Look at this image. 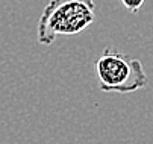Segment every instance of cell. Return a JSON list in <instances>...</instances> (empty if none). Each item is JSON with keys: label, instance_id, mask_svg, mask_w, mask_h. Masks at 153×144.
<instances>
[{"label": "cell", "instance_id": "6da1fadb", "mask_svg": "<svg viewBox=\"0 0 153 144\" xmlns=\"http://www.w3.org/2000/svg\"><path fill=\"white\" fill-rule=\"evenodd\" d=\"M96 22L94 0H50L44 6L36 38L39 44L50 46L58 36H73Z\"/></svg>", "mask_w": 153, "mask_h": 144}, {"label": "cell", "instance_id": "7a4b0ae2", "mask_svg": "<svg viewBox=\"0 0 153 144\" xmlns=\"http://www.w3.org/2000/svg\"><path fill=\"white\" fill-rule=\"evenodd\" d=\"M94 76L103 93H134L149 85L141 61L106 47L93 62Z\"/></svg>", "mask_w": 153, "mask_h": 144}, {"label": "cell", "instance_id": "3957f363", "mask_svg": "<svg viewBox=\"0 0 153 144\" xmlns=\"http://www.w3.org/2000/svg\"><path fill=\"white\" fill-rule=\"evenodd\" d=\"M144 2L146 0H120V3L132 14H137L141 9V6L144 5Z\"/></svg>", "mask_w": 153, "mask_h": 144}]
</instances>
